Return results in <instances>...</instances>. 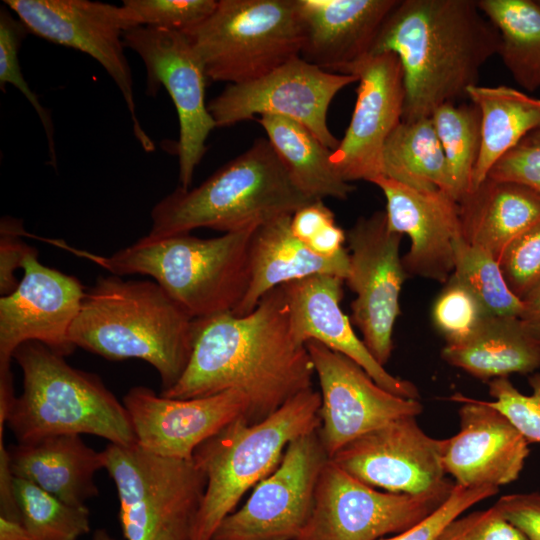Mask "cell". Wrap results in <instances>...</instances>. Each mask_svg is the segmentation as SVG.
<instances>
[{
	"label": "cell",
	"instance_id": "obj_1",
	"mask_svg": "<svg viewBox=\"0 0 540 540\" xmlns=\"http://www.w3.org/2000/svg\"><path fill=\"white\" fill-rule=\"evenodd\" d=\"M314 374L306 345L291 335L279 286L247 315L229 311L195 320L190 361L177 383L160 395L190 399L237 390L249 400L245 420L255 424L313 388Z\"/></svg>",
	"mask_w": 540,
	"mask_h": 540
},
{
	"label": "cell",
	"instance_id": "obj_2",
	"mask_svg": "<svg viewBox=\"0 0 540 540\" xmlns=\"http://www.w3.org/2000/svg\"><path fill=\"white\" fill-rule=\"evenodd\" d=\"M499 47V33L477 1L399 0L370 55H397L404 74L402 120L414 121L467 97L481 67Z\"/></svg>",
	"mask_w": 540,
	"mask_h": 540
},
{
	"label": "cell",
	"instance_id": "obj_3",
	"mask_svg": "<svg viewBox=\"0 0 540 540\" xmlns=\"http://www.w3.org/2000/svg\"><path fill=\"white\" fill-rule=\"evenodd\" d=\"M70 342L107 360L140 359L158 372L162 390L184 373L194 346L193 319L155 281L99 276L85 291Z\"/></svg>",
	"mask_w": 540,
	"mask_h": 540
},
{
	"label": "cell",
	"instance_id": "obj_4",
	"mask_svg": "<svg viewBox=\"0 0 540 540\" xmlns=\"http://www.w3.org/2000/svg\"><path fill=\"white\" fill-rule=\"evenodd\" d=\"M314 201L292 181L267 138H258L195 188L177 187L151 211L152 237L208 228H257Z\"/></svg>",
	"mask_w": 540,
	"mask_h": 540
},
{
	"label": "cell",
	"instance_id": "obj_5",
	"mask_svg": "<svg viewBox=\"0 0 540 540\" xmlns=\"http://www.w3.org/2000/svg\"><path fill=\"white\" fill-rule=\"evenodd\" d=\"M256 228L199 238L148 234L109 256L71 249L111 274L152 277L193 319L233 312L249 284V249Z\"/></svg>",
	"mask_w": 540,
	"mask_h": 540
},
{
	"label": "cell",
	"instance_id": "obj_6",
	"mask_svg": "<svg viewBox=\"0 0 540 540\" xmlns=\"http://www.w3.org/2000/svg\"><path fill=\"white\" fill-rule=\"evenodd\" d=\"M13 359L23 373V391L6 424L17 442L89 434L113 444H136L127 409L98 375L72 367L36 341L20 345Z\"/></svg>",
	"mask_w": 540,
	"mask_h": 540
},
{
	"label": "cell",
	"instance_id": "obj_7",
	"mask_svg": "<svg viewBox=\"0 0 540 540\" xmlns=\"http://www.w3.org/2000/svg\"><path fill=\"white\" fill-rule=\"evenodd\" d=\"M321 394L313 388L259 423L241 416L201 443L193 461L206 476L192 540H212L243 495L280 464L288 444L320 427Z\"/></svg>",
	"mask_w": 540,
	"mask_h": 540
},
{
	"label": "cell",
	"instance_id": "obj_8",
	"mask_svg": "<svg viewBox=\"0 0 540 540\" xmlns=\"http://www.w3.org/2000/svg\"><path fill=\"white\" fill-rule=\"evenodd\" d=\"M101 452L125 540H192L207 483L193 459L162 457L137 444L108 443Z\"/></svg>",
	"mask_w": 540,
	"mask_h": 540
},
{
	"label": "cell",
	"instance_id": "obj_9",
	"mask_svg": "<svg viewBox=\"0 0 540 540\" xmlns=\"http://www.w3.org/2000/svg\"><path fill=\"white\" fill-rule=\"evenodd\" d=\"M208 79L241 84L300 57L295 0H218L200 24L183 32Z\"/></svg>",
	"mask_w": 540,
	"mask_h": 540
},
{
	"label": "cell",
	"instance_id": "obj_10",
	"mask_svg": "<svg viewBox=\"0 0 540 540\" xmlns=\"http://www.w3.org/2000/svg\"><path fill=\"white\" fill-rule=\"evenodd\" d=\"M455 483L420 493L382 492L331 459L322 468L310 519L297 540H377L406 531L436 511Z\"/></svg>",
	"mask_w": 540,
	"mask_h": 540
},
{
	"label": "cell",
	"instance_id": "obj_11",
	"mask_svg": "<svg viewBox=\"0 0 540 540\" xmlns=\"http://www.w3.org/2000/svg\"><path fill=\"white\" fill-rule=\"evenodd\" d=\"M356 82L357 76L327 72L297 57L256 80L228 84L207 103L208 110L216 127H229L255 115L288 118L333 151L340 140L328 127V109L339 91Z\"/></svg>",
	"mask_w": 540,
	"mask_h": 540
},
{
	"label": "cell",
	"instance_id": "obj_12",
	"mask_svg": "<svg viewBox=\"0 0 540 540\" xmlns=\"http://www.w3.org/2000/svg\"><path fill=\"white\" fill-rule=\"evenodd\" d=\"M402 237L390 230L385 211L359 217L346 231L349 271L345 282L356 296L351 321L371 355L384 367L393 351L401 289L409 277L400 257Z\"/></svg>",
	"mask_w": 540,
	"mask_h": 540
},
{
	"label": "cell",
	"instance_id": "obj_13",
	"mask_svg": "<svg viewBox=\"0 0 540 540\" xmlns=\"http://www.w3.org/2000/svg\"><path fill=\"white\" fill-rule=\"evenodd\" d=\"M125 47L142 59L148 94L163 86L178 115L179 187L189 189L201 162L206 141L216 123L205 101L207 75L187 36L180 31L136 27L123 34Z\"/></svg>",
	"mask_w": 540,
	"mask_h": 540
},
{
	"label": "cell",
	"instance_id": "obj_14",
	"mask_svg": "<svg viewBox=\"0 0 540 540\" xmlns=\"http://www.w3.org/2000/svg\"><path fill=\"white\" fill-rule=\"evenodd\" d=\"M29 33L95 59L112 78L131 116L133 133L146 152L155 149L136 114L132 73L125 56L121 7L90 0H4Z\"/></svg>",
	"mask_w": 540,
	"mask_h": 540
},
{
	"label": "cell",
	"instance_id": "obj_15",
	"mask_svg": "<svg viewBox=\"0 0 540 540\" xmlns=\"http://www.w3.org/2000/svg\"><path fill=\"white\" fill-rule=\"evenodd\" d=\"M329 459L318 429L291 441L278 467L240 509L225 517L212 540H297L310 519L316 484Z\"/></svg>",
	"mask_w": 540,
	"mask_h": 540
},
{
	"label": "cell",
	"instance_id": "obj_16",
	"mask_svg": "<svg viewBox=\"0 0 540 540\" xmlns=\"http://www.w3.org/2000/svg\"><path fill=\"white\" fill-rule=\"evenodd\" d=\"M306 348L320 384L318 433L331 458L356 438L403 416H418V399L393 394L378 385L352 359L310 340Z\"/></svg>",
	"mask_w": 540,
	"mask_h": 540
},
{
	"label": "cell",
	"instance_id": "obj_17",
	"mask_svg": "<svg viewBox=\"0 0 540 540\" xmlns=\"http://www.w3.org/2000/svg\"><path fill=\"white\" fill-rule=\"evenodd\" d=\"M22 268L16 289L0 298V371L11 369L14 352L25 342H40L64 357L76 348L69 333L86 291L81 282L41 264L36 249Z\"/></svg>",
	"mask_w": 540,
	"mask_h": 540
},
{
	"label": "cell",
	"instance_id": "obj_18",
	"mask_svg": "<svg viewBox=\"0 0 540 540\" xmlns=\"http://www.w3.org/2000/svg\"><path fill=\"white\" fill-rule=\"evenodd\" d=\"M417 416H403L351 441L330 459L358 480L388 492L420 494L451 481L445 477V439L429 436Z\"/></svg>",
	"mask_w": 540,
	"mask_h": 540
},
{
	"label": "cell",
	"instance_id": "obj_19",
	"mask_svg": "<svg viewBox=\"0 0 540 540\" xmlns=\"http://www.w3.org/2000/svg\"><path fill=\"white\" fill-rule=\"evenodd\" d=\"M351 75L358 77L350 123L330 161L346 182L382 176L385 143L402 121L405 87L399 58L392 52L369 55Z\"/></svg>",
	"mask_w": 540,
	"mask_h": 540
},
{
	"label": "cell",
	"instance_id": "obj_20",
	"mask_svg": "<svg viewBox=\"0 0 540 540\" xmlns=\"http://www.w3.org/2000/svg\"><path fill=\"white\" fill-rule=\"evenodd\" d=\"M142 449L167 458L192 459L195 449L235 419L246 416L247 396L237 390L176 399L135 386L122 400Z\"/></svg>",
	"mask_w": 540,
	"mask_h": 540
},
{
	"label": "cell",
	"instance_id": "obj_21",
	"mask_svg": "<svg viewBox=\"0 0 540 540\" xmlns=\"http://www.w3.org/2000/svg\"><path fill=\"white\" fill-rule=\"evenodd\" d=\"M449 399L461 407L460 429L445 439L446 474L463 487L499 488L517 480L530 453L524 437L488 401L459 393Z\"/></svg>",
	"mask_w": 540,
	"mask_h": 540
},
{
	"label": "cell",
	"instance_id": "obj_22",
	"mask_svg": "<svg viewBox=\"0 0 540 540\" xmlns=\"http://www.w3.org/2000/svg\"><path fill=\"white\" fill-rule=\"evenodd\" d=\"M372 183L385 196L390 230L410 238L402 257L409 277L445 284L454 270L455 244L462 237L459 203L445 191H419L385 176Z\"/></svg>",
	"mask_w": 540,
	"mask_h": 540
},
{
	"label": "cell",
	"instance_id": "obj_23",
	"mask_svg": "<svg viewBox=\"0 0 540 540\" xmlns=\"http://www.w3.org/2000/svg\"><path fill=\"white\" fill-rule=\"evenodd\" d=\"M344 282L332 275H314L282 285L293 339L301 345L310 340L317 341L352 359L385 390L404 398L418 399L415 384L389 373L354 332L340 306Z\"/></svg>",
	"mask_w": 540,
	"mask_h": 540
},
{
	"label": "cell",
	"instance_id": "obj_24",
	"mask_svg": "<svg viewBox=\"0 0 540 540\" xmlns=\"http://www.w3.org/2000/svg\"><path fill=\"white\" fill-rule=\"evenodd\" d=\"M399 0H295L300 57L327 72L351 75L370 55Z\"/></svg>",
	"mask_w": 540,
	"mask_h": 540
},
{
	"label": "cell",
	"instance_id": "obj_25",
	"mask_svg": "<svg viewBox=\"0 0 540 540\" xmlns=\"http://www.w3.org/2000/svg\"><path fill=\"white\" fill-rule=\"evenodd\" d=\"M7 452L13 477L35 484L64 503L85 506L98 496L95 475L104 469L102 452L88 446L80 435L17 442Z\"/></svg>",
	"mask_w": 540,
	"mask_h": 540
},
{
	"label": "cell",
	"instance_id": "obj_26",
	"mask_svg": "<svg viewBox=\"0 0 540 540\" xmlns=\"http://www.w3.org/2000/svg\"><path fill=\"white\" fill-rule=\"evenodd\" d=\"M291 216L276 218L258 226L249 249V284L232 312L244 316L273 289L314 275H332L344 281L349 271V252L325 258L313 253L291 231Z\"/></svg>",
	"mask_w": 540,
	"mask_h": 540
},
{
	"label": "cell",
	"instance_id": "obj_27",
	"mask_svg": "<svg viewBox=\"0 0 540 540\" xmlns=\"http://www.w3.org/2000/svg\"><path fill=\"white\" fill-rule=\"evenodd\" d=\"M458 203L464 240L497 260L510 243L540 221V196L516 182L487 177Z\"/></svg>",
	"mask_w": 540,
	"mask_h": 540
},
{
	"label": "cell",
	"instance_id": "obj_28",
	"mask_svg": "<svg viewBox=\"0 0 540 540\" xmlns=\"http://www.w3.org/2000/svg\"><path fill=\"white\" fill-rule=\"evenodd\" d=\"M442 359L471 376L489 382L540 368V345L517 316H489L465 342L445 345Z\"/></svg>",
	"mask_w": 540,
	"mask_h": 540
},
{
	"label": "cell",
	"instance_id": "obj_29",
	"mask_svg": "<svg viewBox=\"0 0 540 540\" xmlns=\"http://www.w3.org/2000/svg\"><path fill=\"white\" fill-rule=\"evenodd\" d=\"M467 97L481 115V147L471 184L474 190L505 154L540 129V99L504 85L478 84L467 90Z\"/></svg>",
	"mask_w": 540,
	"mask_h": 540
},
{
	"label": "cell",
	"instance_id": "obj_30",
	"mask_svg": "<svg viewBox=\"0 0 540 540\" xmlns=\"http://www.w3.org/2000/svg\"><path fill=\"white\" fill-rule=\"evenodd\" d=\"M267 139L294 184L309 198L346 200L355 186L337 173L332 150L307 128L288 118L264 115L258 119Z\"/></svg>",
	"mask_w": 540,
	"mask_h": 540
},
{
	"label": "cell",
	"instance_id": "obj_31",
	"mask_svg": "<svg viewBox=\"0 0 540 540\" xmlns=\"http://www.w3.org/2000/svg\"><path fill=\"white\" fill-rule=\"evenodd\" d=\"M382 176L419 191L439 189L450 195L447 164L431 117L396 126L383 149Z\"/></svg>",
	"mask_w": 540,
	"mask_h": 540
},
{
	"label": "cell",
	"instance_id": "obj_32",
	"mask_svg": "<svg viewBox=\"0 0 540 540\" xmlns=\"http://www.w3.org/2000/svg\"><path fill=\"white\" fill-rule=\"evenodd\" d=\"M497 29L498 55L514 80L528 91L540 87V1L479 0Z\"/></svg>",
	"mask_w": 540,
	"mask_h": 540
},
{
	"label": "cell",
	"instance_id": "obj_33",
	"mask_svg": "<svg viewBox=\"0 0 540 540\" xmlns=\"http://www.w3.org/2000/svg\"><path fill=\"white\" fill-rule=\"evenodd\" d=\"M431 119L441 143L450 181V196L459 202L471 190L481 147V115L476 105L448 102Z\"/></svg>",
	"mask_w": 540,
	"mask_h": 540
},
{
	"label": "cell",
	"instance_id": "obj_34",
	"mask_svg": "<svg viewBox=\"0 0 540 540\" xmlns=\"http://www.w3.org/2000/svg\"><path fill=\"white\" fill-rule=\"evenodd\" d=\"M21 521L35 540H79L90 531L88 507L59 500L35 484L13 479Z\"/></svg>",
	"mask_w": 540,
	"mask_h": 540
},
{
	"label": "cell",
	"instance_id": "obj_35",
	"mask_svg": "<svg viewBox=\"0 0 540 540\" xmlns=\"http://www.w3.org/2000/svg\"><path fill=\"white\" fill-rule=\"evenodd\" d=\"M452 275L479 299L490 316L519 317L523 302L509 289L497 258L467 243L463 236L455 244Z\"/></svg>",
	"mask_w": 540,
	"mask_h": 540
},
{
	"label": "cell",
	"instance_id": "obj_36",
	"mask_svg": "<svg viewBox=\"0 0 540 540\" xmlns=\"http://www.w3.org/2000/svg\"><path fill=\"white\" fill-rule=\"evenodd\" d=\"M490 315L479 299L453 275L433 302L431 319L447 346L468 340Z\"/></svg>",
	"mask_w": 540,
	"mask_h": 540
},
{
	"label": "cell",
	"instance_id": "obj_37",
	"mask_svg": "<svg viewBox=\"0 0 540 540\" xmlns=\"http://www.w3.org/2000/svg\"><path fill=\"white\" fill-rule=\"evenodd\" d=\"M216 0H124L121 12L126 31L152 27L185 32L205 20Z\"/></svg>",
	"mask_w": 540,
	"mask_h": 540
},
{
	"label": "cell",
	"instance_id": "obj_38",
	"mask_svg": "<svg viewBox=\"0 0 540 540\" xmlns=\"http://www.w3.org/2000/svg\"><path fill=\"white\" fill-rule=\"evenodd\" d=\"M25 25L12 15V11L2 4L0 9V86L6 91L9 83L16 87L37 112L48 141L51 163L56 164L54 128L48 111L41 105L37 95L30 89L21 72L19 50L28 34Z\"/></svg>",
	"mask_w": 540,
	"mask_h": 540
},
{
	"label": "cell",
	"instance_id": "obj_39",
	"mask_svg": "<svg viewBox=\"0 0 540 540\" xmlns=\"http://www.w3.org/2000/svg\"><path fill=\"white\" fill-rule=\"evenodd\" d=\"M528 383L532 393L525 395L508 377L492 379L488 387L493 400L488 403L510 421L528 444L540 443V372L530 374Z\"/></svg>",
	"mask_w": 540,
	"mask_h": 540
},
{
	"label": "cell",
	"instance_id": "obj_40",
	"mask_svg": "<svg viewBox=\"0 0 540 540\" xmlns=\"http://www.w3.org/2000/svg\"><path fill=\"white\" fill-rule=\"evenodd\" d=\"M512 293L523 301L540 286V221L517 237L498 258Z\"/></svg>",
	"mask_w": 540,
	"mask_h": 540
},
{
	"label": "cell",
	"instance_id": "obj_41",
	"mask_svg": "<svg viewBox=\"0 0 540 540\" xmlns=\"http://www.w3.org/2000/svg\"><path fill=\"white\" fill-rule=\"evenodd\" d=\"M498 491L499 488L492 486L463 487L455 484L447 500L431 515L412 528L381 540H436L452 520Z\"/></svg>",
	"mask_w": 540,
	"mask_h": 540
},
{
	"label": "cell",
	"instance_id": "obj_42",
	"mask_svg": "<svg viewBox=\"0 0 540 540\" xmlns=\"http://www.w3.org/2000/svg\"><path fill=\"white\" fill-rule=\"evenodd\" d=\"M436 540H528L494 507L458 516Z\"/></svg>",
	"mask_w": 540,
	"mask_h": 540
},
{
	"label": "cell",
	"instance_id": "obj_43",
	"mask_svg": "<svg viewBox=\"0 0 540 540\" xmlns=\"http://www.w3.org/2000/svg\"><path fill=\"white\" fill-rule=\"evenodd\" d=\"M488 178L525 185L540 196V143L523 139L493 166Z\"/></svg>",
	"mask_w": 540,
	"mask_h": 540
},
{
	"label": "cell",
	"instance_id": "obj_44",
	"mask_svg": "<svg viewBox=\"0 0 540 540\" xmlns=\"http://www.w3.org/2000/svg\"><path fill=\"white\" fill-rule=\"evenodd\" d=\"M0 228V293L5 296L18 286L15 271L22 268L26 256L35 248L22 240L23 226L20 220L4 217Z\"/></svg>",
	"mask_w": 540,
	"mask_h": 540
},
{
	"label": "cell",
	"instance_id": "obj_45",
	"mask_svg": "<svg viewBox=\"0 0 540 540\" xmlns=\"http://www.w3.org/2000/svg\"><path fill=\"white\" fill-rule=\"evenodd\" d=\"M528 540H540V493H514L493 505Z\"/></svg>",
	"mask_w": 540,
	"mask_h": 540
},
{
	"label": "cell",
	"instance_id": "obj_46",
	"mask_svg": "<svg viewBox=\"0 0 540 540\" xmlns=\"http://www.w3.org/2000/svg\"><path fill=\"white\" fill-rule=\"evenodd\" d=\"M336 223L333 211L323 200H314L296 210L291 216L292 234L307 245L325 228Z\"/></svg>",
	"mask_w": 540,
	"mask_h": 540
},
{
	"label": "cell",
	"instance_id": "obj_47",
	"mask_svg": "<svg viewBox=\"0 0 540 540\" xmlns=\"http://www.w3.org/2000/svg\"><path fill=\"white\" fill-rule=\"evenodd\" d=\"M519 318L531 337L540 345V286L523 301Z\"/></svg>",
	"mask_w": 540,
	"mask_h": 540
},
{
	"label": "cell",
	"instance_id": "obj_48",
	"mask_svg": "<svg viewBox=\"0 0 540 540\" xmlns=\"http://www.w3.org/2000/svg\"><path fill=\"white\" fill-rule=\"evenodd\" d=\"M0 540H35L21 520L0 516Z\"/></svg>",
	"mask_w": 540,
	"mask_h": 540
},
{
	"label": "cell",
	"instance_id": "obj_49",
	"mask_svg": "<svg viewBox=\"0 0 540 540\" xmlns=\"http://www.w3.org/2000/svg\"><path fill=\"white\" fill-rule=\"evenodd\" d=\"M91 540H116L106 529L99 528L93 532Z\"/></svg>",
	"mask_w": 540,
	"mask_h": 540
},
{
	"label": "cell",
	"instance_id": "obj_50",
	"mask_svg": "<svg viewBox=\"0 0 540 540\" xmlns=\"http://www.w3.org/2000/svg\"><path fill=\"white\" fill-rule=\"evenodd\" d=\"M524 139L529 142L540 143V129L528 134Z\"/></svg>",
	"mask_w": 540,
	"mask_h": 540
}]
</instances>
